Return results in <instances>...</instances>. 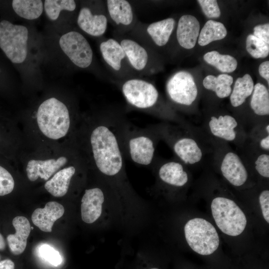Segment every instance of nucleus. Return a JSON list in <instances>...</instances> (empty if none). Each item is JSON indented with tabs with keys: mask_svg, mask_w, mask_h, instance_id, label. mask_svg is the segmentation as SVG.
Segmentation results:
<instances>
[{
	"mask_svg": "<svg viewBox=\"0 0 269 269\" xmlns=\"http://www.w3.org/2000/svg\"><path fill=\"white\" fill-rule=\"evenodd\" d=\"M116 113L106 112L93 122L88 136L94 166L114 191H129L125 156L116 128Z\"/></svg>",
	"mask_w": 269,
	"mask_h": 269,
	"instance_id": "f257e3e1",
	"label": "nucleus"
},
{
	"mask_svg": "<svg viewBox=\"0 0 269 269\" xmlns=\"http://www.w3.org/2000/svg\"><path fill=\"white\" fill-rule=\"evenodd\" d=\"M150 126L173 152L174 157L187 167H196L211 158L212 144L200 127L189 122L162 121Z\"/></svg>",
	"mask_w": 269,
	"mask_h": 269,
	"instance_id": "f03ea898",
	"label": "nucleus"
},
{
	"mask_svg": "<svg viewBox=\"0 0 269 269\" xmlns=\"http://www.w3.org/2000/svg\"><path fill=\"white\" fill-rule=\"evenodd\" d=\"M116 128L125 157L134 163L151 166L160 139L150 126L141 128L134 125L120 114L116 113Z\"/></svg>",
	"mask_w": 269,
	"mask_h": 269,
	"instance_id": "7ed1b4c3",
	"label": "nucleus"
},
{
	"mask_svg": "<svg viewBox=\"0 0 269 269\" xmlns=\"http://www.w3.org/2000/svg\"><path fill=\"white\" fill-rule=\"evenodd\" d=\"M126 102L131 107L150 114L162 121L184 123L186 121L171 109L161 104L158 91L151 83L140 79H130L121 86Z\"/></svg>",
	"mask_w": 269,
	"mask_h": 269,
	"instance_id": "20e7f679",
	"label": "nucleus"
},
{
	"mask_svg": "<svg viewBox=\"0 0 269 269\" xmlns=\"http://www.w3.org/2000/svg\"><path fill=\"white\" fill-rule=\"evenodd\" d=\"M209 138L212 147L211 163L231 185L237 187L245 185L249 178V171L239 153L230 144Z\"/></svg>",
	"mask_w": 269,
	"mask_h": 269,
	"instance_id": "39448f33",
	"label": "nucleus"
},
{
	"mask_svg": "<svg viewBox=\"0 0 269 269\" xmlns=\"http://www.w3.org/2000/svg\"><path fill=\"white\" fill-rule=\"evenodd\" d=\"M210 138L241 147L248 138L247 131L236 116L228 113L207 114L200 127Z\"/></svg>",
	"mask_w": 269,
	"mask_h": 269,
	"instance_id": "423d86ee",
	"label": "nucleus"
},
{
	"mask_svg": "<svg viewBox=\"0 0 269 269\" xmlns=\"http://www.w3.org/2000/svg\"><path fill=\"white\" fill-rule=\"evenodd\" d=\"M36 120L41 132L48 138L55 140L64 137L71 125L67 106L55 98H49L40 105Z\"/></svg>",
	"mask_w": 269,
	"mask_h": 269,
	"instance_id": "0eeeda50",
	"label": "nucleus"
},
{
	"mask_svg": "<svg viewBox=\"0 0 269 269\" xmlns=\"http://www.w3.org/2000/svg\"><path fill=\"white\" fill-rule=\"evenodd\" d=\"M211 209L217 227L224 234L237 236L244 231L247 222L246 217L233 200L217 196L211 202Z\"/></svg>",
	"mask_w": 269,
	"mask_h": 269,
	"instance_id": "6e6552de",
	"label": "nucleus"
},
{
	"mask_svg": "<svg viewBox=\"0 0 269 269\" xmlns=\"http://www.w3.org/2000/svg\"><path fill=\"white\" fill-rule=\"evenodd\" d=\"M184 231L187 244L198 254L211 255L219 247V237L216 229L204 219L189 220L185 225Z\"/></svg>",
	"mask_w": 269,
	"mask_h": 269,
	"instance_id": "1a4fd4ad",
	"label": "nucleus"
},
{
	"mask_svg": "<svg viewBox=\"0 0 269 269\" xmlns=\"http://www.w3.org/2000/svg\"><path fill=\"white\" fill-rule=\"evenodd\" d=\"M28 38L25 26L6 20L0 22V48L12 63L19 64L25 60Z\"/></svg>",
	"mask_w": 269,
	"mask_h": 269,
	"instance_id": "9d476101",
	"label": "nucleus"
},
{
	"mask_svg": "<svg viewBox=\"0 0 269 269\" xmlns=\"http://www.w3.org/2000/svg\"><path fill=\"white\" fill-rule=\"evenodd\" d=\"M151 167L158 183L167 188L180 189L188 184V167L175 157L165 159L156 156Z\"/></svg>",
	"mask_w": 269,
	"mask_h": 269,
	"instance_id": "9b49d317",
	"label": "nucleus"
},
{
	"mask_svg": "<svg viewBox=\"0 0 269 269\" xmlns=\"http://www.w3.org/2000/svg\"><path fill=\"white\" fill-rule=\"evenodd\" d=\"M166 91L171 102L180 106H192L198 94L193 76L184 71L176 73L168 80Z\"/></svg>",
	"mask_w": 269,
	"mask_h": 269,
	"instance_id": "f8f14e48",
	"label": "nucleus"
},
{
	"mask_svg": "<svg viewBox=\"0 0 269 269\" xmlns=\"http://www.w3.org/2000/svg\"><path fill=\"white\" fill-rule=\"evenodd\" d=\"M60 48L69 59L77 67L86 68L91 64L93 53L86 38L80 33L71 31L60 38Z\"/></svg>",
	"mask_w": 269,
	"mask_h": 269,
	"instance_id": "ddd939ff",
	"label": "nucleus"
},
{
	"mask_svg": "<svg viewBox=\"0 0 269 269\" xmlns=\"http://www.w3.org/2000/svg\"><path fill=\"white\" fill-rule=\"evenodd\" d=\"M113 191H114L107 183L105 187L97 186L85 189L81 203L83 221L92 224L97 221L103 213L105 202Z\"/></svg>",
	"mask_w": 269,
	"mask_h": 269,
	"instance_id": "4468645a",
	"label": "nucleus"
},
{
	"mask_svg": "<svg viewBox=\"0 0 269 269\" xmlns=\"http://www.w3.org/2000/svg\"><path fill=\"white\" fill-rule=\"evenodd\" d=\"M249 171L254 170L264 178H269V152H266L247 139L240 148H236Z\"/></svg>",
	"mask_w": 269,
	"mask_h": 269,
	"instance_id": "2eb2a0df",
	"label": "nucleus"
},
{
	"mask_svg": "<svg viewBox=\"0 0 269 269\" xmlns=\"http://www.w3.org/2000/svg\"><path fill=\"white\" fill-rule=\"evenodd\" d=\"M250 107L254 116L249 129L255 125L269 121V92L266 86L260 83L254 85Z\"/></svg>",
	"mask_w": 269,
	"mask_h": 269,
	"instance_id": "dca6fc26",
	"label": "nucleus"
},
{
	"mask_svg": "<svg viewBox=\"0 0 269 269\" xmlns=\"http://www.w3.org/2000/svg\"><path fill=\"white\" fill-rule=\"evenodd\" d=\"M67 162V158L61 156L56 159L30 160L27 164L26 173L28 179L34 181L39 177L47 180Z\"/></svg>",
	"mask_w": 269,
	"mask_h": 269,
	"instance_id": "f3484780",
	"label": "nucleus"
},
{
	"mask_svg": "<svg viewBox=\"0 0 269 269\" xmlns=\"http://www.w3.org/2000/svg\"><path fill=\"white\" fill-rule=\"evenodd\" d=\"M63 205L55 202H47L43 208H37L31 216L33 223L40 230L51 232L54 222L64 213Z\"/></svg>",
	"mask_w": 269,
	"mask_h": 269,
	"instance_id": "a211bd4d",
	"label": "nucleus"
},
{
	"mask_svg": "<svg viewBox=\"0 0 269 269\" xmlns=\"http://www.w3.org/2000/svg\"><path fill=\"white\" fill-rule=\"evenodd\" d=\"M79 27L86 33L98 37L103 35L108 26L107 16L102 13H93L86 6L82 7L77 17Z\"/></svg>",
	"mask_w": 269,
	"mask_h": 269,
	"instance_id": "6ab92c4d",
	"label": "nucleus"
},
{
	"mask_svg": "<svg viewBox=\"0 0 269 269\" xmlns=\"http://www.w3.org/2000/svg\"><path fill=\"white\" fill-rule=\"evenodd\" d=\"M200 24L197 19L190 14L182 15L179 19L176 36L178 43L182 47L193 48L199 35Z\"/></svg>",
	"mask_w": 269,
	"mask_h": 269,
	"instance_id": "aec40b11",
	"label": "nucleus"
},
{
	"mask_svg": "<svg viewBox=\"0 0 269 269\" xmlns=\"http://www.w3.org/2000/svg\"><path fill=\"white\" fill-rule=\"evenodd\" d=\"M12 225L15 233L8 235L6 239L11 253L18 255L25 249L27 240L31 231L30 224L26 218L18 216L13 218Z\"/></svg>",
	"mask_w": 269,
	"mask_h": 269,
	"instance_id": "412c9836",
	"label": "nucleus"
},
{
	"mask_svg": "<svg viewBox=\"0 0 269 269\" xmlns=\"http://www.w3.org/2000/svg\"><path fill=\"white\" fill-rule=\"evenodd\" d=\"M76 172L74 166L71 165L58 171L44 185L46 190L54 197H60L68 192L70 181Z\"/></svg>",
	"mask_w": 269,
	"mask_h": 269,
	"instance_id": "4be33fe9",
	"label": "nucleus"
},
{
	"mask_svg": "<svg viewBox=\"0 0 269 269\" xmlns=\"http://www.w3.org/2000/svg\"><path fill=\"white\" fill-rule=\"evenodd\" d=\"M120 43L132 67L137 71L143 70L146 67L148 60L146 50L138 43L131 39H123Z\"/></svg>",
	"mask_w": 269,
	"mask_h": 269,
	"instance_id": "5701e85b",
	"label": "nucleus"
},
{
	"mask_svg": "<svg viewBox=\"0 0 269 269\" xmlns=\"http://www.w3.org/2000/svg\"><path fill=\"white\" fill-rule=\"evenodd\" d=\"M100 50L108 65L116 71L121 69L123 61L127 58L119 42L115 39L109 38L101 43Z\"/></svg>",
	"mask_w": 269,
	"mask_h": 269,
	"instance_id": "b1692460",
	"label": "nucleus"
},
{
	"mask_svg": "<svg viewBox=\"0 0 269 269\" xmlns=\"http://www.w3.org/2000/svg\"><path fill=\"white\" fill-rule=\"evenodd\" d=\"M110 18L117 25L129 26L133 22L134 14L130 3L125 0H108L106 1Z\"/></svg>",
	"mask_w": 269,
	"mask_h": 269,
	"instance_id": "393cba45",
	"label": "nucleus"
},
{
	"mask_svg": "<svg viewBox=\"0 0 269 269\" xmlns=\"http://www.w3.org/2000/svg\"><path fill=\"white\" fill-rule=\"evenodd\" d=\"M254 85V81L249 74L237 78L229 96L232 107L237 108L242 106L252 95Z\"/></svg>",
	"mask_w": 269,
	"mask_h": 269,
	"instance_id": "a878e982",
	"label": "nucleus"
},
{
	"mask_svg": "<svg viewBox=\"0 0 269 269\" xmlns=\"http://www.w3.org/2000/svg\"><path fill=\"white\" fill-rule=\"evenodd\" d=\"M175 24L174 18H167L150 23L146 28V32L155 44L162 46L168 41Z\"/></svg>",
	"mask_w": 269,
	"mask_h": 269,
	"instance_id": "bb28decb",
	"label": "nucleus"
},
{
	"mask_svg": "<svg viewBox=\"0 0 269 269\" xmlns=\"http://www.w3.org/2000/svg\"><path fill=\"white\" fill-rule=\"evenodd\" d=\"M233 77L226 74H222L216 77L208 75L203 81V87L207 90L213 92L219 99L229 97L232 91Z\"/></svg>",
	"mask_w": 269,
	"mask_h": 269,
	"instance_id": "cd10ccee",
	"label": "nucleus"
},
{
	"mask_svg": "<svg viewBox=\"0 0 269 269\" xmlns=\"http://www.w3.org/2000/svg\"><path fill=\"white\" fill-rule=\"evenodd\" d=\"M227 34V29L222 23L209 20L199 33L198 42L200 46H205L213 41L224 38Z\"/></svg>",
	"mask_w": 269,
	"mask_h": 269,
	"instance_id": "c85d7f7f",
	"label": "nucleus"
},
{
	"mask_svg": "<svg viewBox=\"0 0 269 269\" xmlns=\"http://www.w3.org/2000/svg\"><path fill=\"white\" fill-rule=\"evenodd\" d=\"M12 6L18 15L28 20L38 18L43 10V2L40 0H14Z\"/></svg>",
	"mask_w": 269,
	"mask_h": 269,
	"instance_id": "c756f323",
	"label": "nucleus"
},
{
	"mask_svg": "<svg viewBox=\"0 0 269 269\" xmlns=\"http://www.w3.org/2000/svg\"><path fill=\"white\" fill-rule=\"evenodd\" d=\"M203 59L207 63L223 73L234 71L238 65L237 61L234 57L228 54H221L216 51L206 53Z\"/></svg>",
	"mask_w": 269,
	"mask_h": 269,
	"instance_id": "7c9ffc66",
	"label": "nucleus"
},
{
	"mask_svg": "<svg viewBox=\"0 0 269 269\" xmlns=\"http://www.w3.org/2000/svg\"><path fill=\"white\" fill-rule=\"evenodd\" d=\"M248 139L262 150L269 152V122L253 126L247 131Z\"/></svg>",
	"mask_w": 269,
	"mask_h": 269,
	"instance_id": "2f4dec72",
	"label": "nucleus"
},
{
	"mask_svg": "<svg viewBox=\"0 0 269 269\" xmlns=\"http://www.w3.org/2000/svg\"><path fill=\"white\" fill-rule=\"evenodd\" d=\"M43 6L49 19L55 20L58 18L62 10L74 11L76 4L73 0H46Z\"/></svg>",
	"mask_w": 269,
	"mask_h": 269,
	"instance_id": "473e14b6",
	"label": "nucleus"
},
{
	"mask_svg": "<svg viewBox=\"0 0 269 269\" xmlns=\"http://www.w3.org/2000/svg\"><path fill=\"white\" fill-rule=\"evenodd\" d=\"M246 49L248 52L255 58H264L269 53V44L263 40L249 34L246 38Z\"/></svg>",
	"mask_w": 269,
	"mask_h": 269,
	"instance_id": "72a5a7b5",
	"label": "nucleus"
},
{
	"mask_svg": "<svg viewBox=\"0 0 269 269\" xmlns=\"http://www.w3.org/2000/svg\"><path fill=\"white\" fill-rule=\"evenodd\" d=\"M39 256L50 265L57 267L62 262L59 252L47 244L41 245L38 249Z\"/></svg>",
	"mask_w": 269,
	"mask_h": 269,
	"instance_id": "f704fd0d",
	"label": "nucleus"
},
{
	"mask_svg": "<svg viewBox=\"0 0 269 269\" xmlns=\"http://www.w3.org/2000/svg\"><path fill=\"white\" fill-rule=\"evenodd\" d=\"M14 186V179L11 174L0 166V196L11 193Z\"/></svg>",
	"mask_w": 269,
	"mask_h": 269,
	"instance_id": "c9c22d12",
	"label": "nucleus"
},
{
	"mask_svg": "<svg viewBox=\"0 0 269 269\" xmlns=\"http://www.w3.org/2000/svg\"><path fill=\"white\" fill-rule=\"evenodd\" d=\"M203 13L209 18H216L220 17L221 11L217 0H198Z\"/></svg>",
	"mask_w": 269,
	"mask_h": 269,
	"instance_id": "e433bc0d",
	"label": "nucleus"
},
{
	"mask_svg": "<svg viewBox=\"0 0 269 269\" xmlns=\"http://www.w3.org/2000/svg\"><path fill=\"white\" fill-rule=\"evenodd\" d=\"M259 203L261 206L263 216L266 221L269 223V190H262L259 197Z\"/></svg>",
	"mask_w": 269,
	"mask_h": 269,
	"instance_id": "4c0bfd02",
	"label": "nucleus"
},
{
	"mask_svg": "<svg viewBox=\"0 0 269 269\" xmlns=\"http://www.w3.org/2000/svg\"><path fill=\"white\" fill-rule=\"evenodd\" d=\"M253 35L267 43L269 44V24L266 23L256 26L254 28Z\"/></svg>",
	"mask_w": 269,
	"mask_h": 269,
	"instance_id": "58836bf2",
	"label": "nucleus"
},
{
	"mask_svg": "<svg viewBox=\"0 0 269 269\" xmlns=\"http://www.w3.org/2000/svg\"><path fill=\"white\" fill-rule=\"evenodd\" d=\"M259 72L261 76L264 78L269 85V61L262 63L259 67Z\"/></svg>",
	"mask_w": 269,
	"mask_h": 269,
	"instance_id": "ea45409f",
	"label": "nucleus"
},
{
	"mask_svg": "<svg viewBox=\"0 0 269 269\" xmlns=\"http://www.w3.org/2000/svg\"><path fill=\"white\" fill-rule=\"evenodd\" d=\"M0 269H14V264L9 259L3 260L0 262Z\"/></svg>",
	"mask_w": 269,
	"mask_h": 269,
	"instance_id": "a19ab883",
	"label": "nucleus"
},
{
	"mask_svg": "<svg viewBox=\"0 0 269 269\" xmlns=\"http://www.w3.org/2000/svg\"><path fill=\"white\" fill-rule=\"evenodd\" d=\"M136 269H160V268L149 265H147V263L145 262L142 265L138 266Z\"/></svg>",
	"mask_w": 269,
	"mask_h": 269,
	"instance_id": "79ce46f5",
	"label": "nucleus"
},
{
	"mask_svg": "<svg viewBox=\"0 0 269 269\" xmlns=\"http://www.w3.org/2000/svg\"><path fill=\"white\" fill-rule=\"evenodd\" d=\"M5 247V243L3 237L0 234V250H3Z\"/></svg>",
	"mask_w": 269,
	"mask_h": 269,
	"instance_id": "37998d69",
	"label": "nucleus"
}]
</instances>
